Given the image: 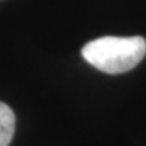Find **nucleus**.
I'll return each instance as SVG.
<instances>
[{
	"label": "nucleus",
	"instance_id": "obj_1",
	"mask_svg": "<svg viewBox=\"0 0 146 146\" xmlns=\"http://www.w3.org/2000/svg\"><path fill=\"white\" fill-rule=\"evenodd\" d=\"M146 55V40L142 36H103L82 48V57L92 67L108 75L125 73Z\"/></svg>",
	"mask_w": 146,
	"mask_h": 146
},
{
	"label": "nucleus",
	"instance_id": "obj_2",
	"mask_svg": "<svg viewBox=\"0 0 146 146\" xmlns=\"http://www.w3.org/2000/svg\"><path fill=\"white\" fill-rule=\"evenodd\" d=\"M15 131V113L6 103L0 102V146H8Z\"/></svg>",
	"mask_w": 146,
	"mask_h": 146
}]
</instances>
